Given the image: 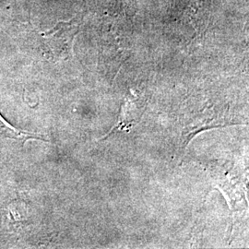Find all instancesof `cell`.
I'll use <instances>...</instances> for the list:
<instances>
[{
	"mask_svg": "<svg viewBox=\"0 0 249 249\" xmlns=\"http://www.w3.org/2000/svg\"><path fill=\"white\" fill-rule=\"evenodd\" d=\"M145 105L143 104H137V100H127L126 103L123 105L121 109V116L119 117V124L116 126L118 129H127L129 127H132L137 124L142 117L137 116L138 115H142V113H134L136 111H144Z\"/></svg>",
	"mask_w": 249,
	"mask_h": 249,
	"instance_id": "1",
	"label": "cell"
},
{
	"mask_svg": "<svg viewBox=\"0 0 249 249\" xmlns=\"http://www.w3.org/2000/svg\"><path fill=\"white\" fill-rule=\"evenodd\" d=\"M0 135L5 136L9 139L22 141L23 142H25L28 140H40V141L45 142V139L38 134L30 133L24 130L15 128L11 124H9L6 121V119H4L1 116V115H0Z\"/></svg>",
	"mask_w": 249,
	"mask_h": 249,
	"instance_id": "2",
	"label": "cell"
}]
</instances>
